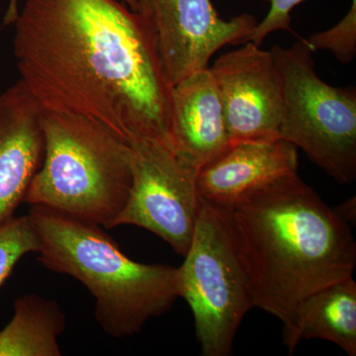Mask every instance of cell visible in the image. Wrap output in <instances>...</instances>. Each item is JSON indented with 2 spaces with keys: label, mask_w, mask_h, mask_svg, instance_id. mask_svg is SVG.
Masks as SVG:
<instances>
[{
  "label": "cell",
  "mask_w": 356,
  "mask_h": 356,
  "mask_svg": "<svg viewBox=\"0 0 356 356\" xmlns=\"http://www.w3.org/2000/svg\"><path fill=\"white\" fill-rule=\"evenodd\" d=\"M138 6L153 29L172 86L210 67L222 47L245 43L257 24L248 13L222 19L211 0H138Z\"/></svg>",
  "instance_id": "ba28073f"
},
{
  "label": "cell",
  "mask_w": 356,
  "mask_h": 356,
  "mask_svg": "<svg viewBox=\"0 0 356 356\" xmlns=\"http://www.w3.org/2000/svg\"><path fill=\"white\" fill-rule=\"evenodd\" d=\"M209 67L232 144L280 139L282 99L271 51L247 42Z\"/></svg>",
  "instance_id": "9c48e42d"
},
{
  "label": "cell",
  "mask_w": 356,
  "mask_h": 356,
  "mask_svg": "<svg viewBox=\"0 0 356 356\" xmlns=\"http://www.w3.org/2000/svg\"><path fill=\"white\" fill-rule=\"evenodd\" d=\"M281 88L280 139L302 149L339 184L356 178V90L318 76L307 40L271 48Z\"/></svg>",
  "instance_id": "5b68a950"
},
{
  "label": "cell",
  "mask_w": 356,
  "mask_h": 356,
  "mask_svg": "<svg viewBox=\"0 0 356 356\" xmlns=\"http://www.w3.org/2000/svg\"><path fill=\"white\" fill-rule=\"evenodd\" d=\"M44 158L24 202L105 229L132 186V147L102 124L43 110Z\"/></svg>",
  "instance_id": "277c9868"
},
{
  "label": "cell",
  "mask_w": 356,
  "mask_h": 356,
  "mask_svg": "<svg viewBox=\"0 0 356 356\" xmlns=\"http://www.w3.org/2000/svg\"><path fill=\"white\" fill-rule=\"evenodd\" d=\"M222 211L254 308L283 327L312 293L353 276L350 225L298 173Z\"/></svg>",
  "instance_id": "7a4b0ae2"
},
{
  "label": "cell",
  "mask_w": 356,
  "mask_h": 356,
  "mask_svg": "<svg viewBox=\"0 0 356 356\" xmlns=\"http://www.w3.org/2000/svg\"><path fill=\"white\" fill-rule=\"evenodd\" d=\"M323 339L356 355V282L353 276L306 297L283 327V344L292 355L302 341Z\"/></svg>",
  "instance_id": "4fadbf2b"
},
{
  "label": "cell",
  "mask_w": 356,
  "mask_h": 356,
  "mask_svg": "<svg viewBox=\"0 0 356 356\" xmlns=\"http://www.w3.org/2000/svg\"><path fill=\"white\" fill-rule=\"evenodd\" d=\"M14 25L20 81L42 109L97 122L129 146L170 147L173 86L142 14L116 0H25Z\"/></svg>",
  "instance_id": "6da1fadb"
},
{
  "label": "cell",
  "mask_w": 356,
  "mask_h": 356,
  "mask_svg": "<svg viewBox=\"0 0 356 356\" xmlns=\"http://www.w3.org/2000/svg\"><path fill=\"white\" fill-rule=\"evenodd\" d=\"M337 216L348 222V225L355 224L356 219V200L355 196L348 199L344 202L339 204L337 208H334Z\"/></svg>",
  "instance_id": "ac0fdd59"
},
{
  "label": "cell",
  "mask_w": 356,
  "mask_h": 356,
  "mask_svg": "<svg viewBox=\"0 0 356 356\" xmlns=\"http://www.w3.org/2000/svg\"><path fill=\"white\" fill-rule=\"evenodd\" d=\"M131 147L132 186L111 229L129 225L147 229L184 257L202 205L198 172L163 143L143 140Z\"/></svg>",
  "instance_id": "52a82bcc"
},
{
  "label": "cell",
  "mask_w": 356,
  "mask_h": 356,
  "mask_svg": "<svg viewBox=\"0 0 356 356\" xmlns=\"http://www.w3.org/2000/svg\"><path fill=\"white\" fill-rule=\"evenodd\" d=\"M270 4L268 13L261 22L257 23L254 31L248 37L247 42L261 46L264 40L271 32L278 30H290L291 11L305 0H266ZM245 42V43H247Z\"/></svg>",
  "instance_id": "e0dca14e"
},
{
  "label": "cell",
  "mask_w": 356,
  "mask_h": 356,
  "mask_svg": "<svg viewBox=\"0 0 356 356\" xmlns=\"http://www.w3.org/2000/svg\"><path fill=\"white\" fill-rule=\"evenodd\" d=\"M170 145L178 158L198 172L232 146L209 67L192 72L173 86Z\"/></svg>",
  "instance_id": "7c38bea8"
},
{
  "label": "cell",
  "mask_w": 356,
  "mask_h": 356,
  "mask_svg": "<svg viewBox=\"0 0 356 356\" xmlns=\"http://www.w3.org/2000/svg\"><path fill=\"white\" fill-rule=\"evenodd\" d=\"M180 298L192 311L203 356H228L248 312L254 308L221 208L202 200L184 261Z\"/></svg>",
  "instance_id": "8992f818"
},
{
  "label": "cell",
  "mask_w": 356,
  "mask_h": 356,
  "mask_svg": "<svg viewBox=\"0 0 356 356\" xmlns=\"http://www.w3.org/2000/svg\"><path fill=\"white\" fill-rule=\"evenodd\" d=\"M298 165V149L287 140L234 143L226 153L199 170V194L205 202L228 209L296 175Z\"/></svg>",
  "instance_id": "30bf717a"
},
{
  "label": "cell",
  "mask_w": 356,
  "mask_h": 356,
  "mask_svg": "<svg viewBox=\"0 0 356 356\" xmlns=\"http://www.w3.org/2000/svg\"><path fill=\"white\" fill-rule=\"evenodd\" d=\"M65 323L57 302L36 294L19 297L13 320L0 331V356H60Z\"/></svg>",
  "instance_id": "5bb4252c"
},
{
  "label": "cell",
  "mask_w": 356,
  "mask_h": 356,
  "mask_svg": "<svg viewBox=\"0 0 356 356\" xmlns=\"http://www.w3.org/2000/svg\"><path fill=\"white\" fill-rule=\"evenodd\" d=\"M42 112L21 81L0 95V225L13 217L41 168Z\"/></svg>",
  "instance_id": "8fae6325"
},
{
  "label": "cell",
  "mask_w": 356,
  "mask_h": 356,
  "mask_svg": "<svg viewBox=\"0 0 356 356\" xmlns=\"http://www.w3.org/2000/svg\"><path fill=\"white\" fill-rule=\"evenodd\" d=\"M313 51H330L343 64L353 62L356 54V0L341 22L327 31L312 35L307 40Z\"/></svg>",
  "instance_id": "2e32d148"
},
{
  "label": "cell",
  "mask_w": 356,
  "mask_h": 356,
  "mask_svg": "<svg viewBox=\"0 0 356 356\" xmlns=\"http://www.w3.org/2000/svg\"><path fill=\"white\" fill-rule=\"evenodd\" d=\"M22 0H10L6 15L3 17V25L8 26L14 24L19 14V6Z\"/></svg>",
  "instance_id": "d6986e66"
},
{
  "label": "cell",
  "mask_w": 356,
  "mask_h": 356,
  "mask_svg": "<svg viewBox=\"0 0 356 356\" xmlns=\"http://www.w3.org/2000/svg\"><path fill=\"white\" fill-rule=\"evenodd\" d=\"M38 261L79 281L95 301L96 322L115 339L139 334L180 298L178 267L131 259L98 225L32 206Z\"/></svg>",
  "instance_id": "3957f363"
},
{
  "label": "cell",
  "mask_w": 356,
  "mask_h": 356,
  "mask_svg": "<svg viewBox=\"0 0 356 356\" xmlns=\"http://www.w3.org/2000/svg\"><path fill=\"white\" fill-rule=\"evenodd\" d=\"M123 2L128 4L131 10L138 13V8H139V6H138V0H123Z\"/></svg>",
  "instance_id": "ffe728a7"
},
{
  "label": "cell",
  "mask_w": 356,
  "mask_h": 356,
  "mask_svg": "<svg viewBox=\"0 0 356 356\" xmlns=\"http://www.w3.org/2000/svg\"><path fill=\"white\" fill-rule=\"evenodd\" d=\"M39 250V235L29 215L0 225V287L23 257Z\"/></svg>",
  "instance_id": "9a60e30c"
}]
</instances>
